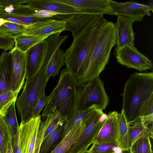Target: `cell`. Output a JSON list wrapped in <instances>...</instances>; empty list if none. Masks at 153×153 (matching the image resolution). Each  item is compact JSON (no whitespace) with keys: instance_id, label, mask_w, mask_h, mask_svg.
Masks as SVG:
<instances>
[{"instance_id":"1","label":"cell","mask_w":153,"mask_h":153,"mask_svg":"<svg viewBox=\"0 0 153 153\" xmlns=\"http://www.w3.org/2000/svg\"><path fill=\"white\" fill-rule=\"evenodd\" d=\"M65 30L71 32L73 42L64 53L66 69L78 79L88 66L93 49L102 24L107 20L103 15L78 12L63 19Z\"/></svg>"},{"instance_id":"2","label":"cell","mask_w":153,"mask_h":153,"mask_svg":"<svg viewBox=\"0 0 153 153\" xmlns=\"http://www.w3.org/2000/svg\"><path fill=\"white\" fill-rule=\"evenodd\" d=\"M81 86L77 78L66 68L62 70L56 85L48 96L41 117L45 118L58 110L68 120L77 109Z\"/></svg>"},{"instance_id":"3","label":"cell","mask_w":153,"mask_h":153,"mask_svg":"<svg viewBox=\"0 0 153 153\" xmlns=\"http://www.w3.org/2000/svg\"><path fill=\"white\" fill-rule=\"evenodd\" d=\"M153 94V73H135L126 81L123 95L122 109L129 125L136 121L141 103Z\"/></svg>"},{"instance_id":"4","label":"cell","mask_w":153,"mask_h":153,"mask_svg":"<svg viewBox=\"0 0 153 153\" xmlns=\"http://www.w3.org/2000/svg\"><path fill=\"white\" fill-rule=\"evenodd\" d=\"M116 43L114 24L107 20L99 30L88 67L78 79L80 84H84L99 76L108 62L111 50Z\"/></svg>"},{"instance_id":"5","label":"cell","mask_w":153,"mask_h":153,"mask_svg":"<svg viewBox=\"0 0 153 153\" xmlns=\"http://www.w3.org/2000/svg\"><path fill=\"white\" fill-rule=\"evenodd\" d=\"M53 53L48 51L44 54L40 67L36 73L26 79L22 91L16 101L17 112L21 122H25L30 118L32 110L42 94L45 92L48 82L46 71L48 63Z\"/></svg>"},{"instance_id":"6","label":"cell","mask_w":153,"mask_h":153,"mask_svg":"<svg viewBox=\"0 0 153 153\" xmlns=\"http://www.w3.org/2000/svg\"><path fill=\"white\" fill-rule=\"evenodd\" d=\"M109 99L103 82L99 76L81 84L77 109L82 111L96 108L103 110L107 106Z\"/></svg>"},{"instance_id":"7","label":"cell","mask_w":153,"mask_h":153,"mask_svg":"<svg viewBox=\"0 0 153 153\" xmlns=\"http://www.w3.org/2000/svg\"><path fill=\"white\" fill-rule=\"evenodd\" d=\"M107 115L103 110L93 108L83 121L84 130L73 147L71 149L72 153H82L88 150L89 146L98 134L105 122Z\"/></svg>"},{"instance_id":"8","label":"cell","mask_w":153,"mask_h":153,"mask_svg":"<svg viewBox=\"0 0 153 153\" xmlns=\"http://www.w3.org/2000/svg\"><path fill=\"white\" fill-rule=\"evenodd\" d=\"M115 55L120 64L140 71L152 70V62L139 51L134 45H127L120 48H116Z\"/></svg>"},{"instance_id":"9","label":"cell","mask_w":153,"mask_h":153,"mask_svg":"<svg viewBox=\"0 0 153 153\" xmlns=\"http://www.w3.org/2000/svg\"><path fill=\"white\" fill-rule=\"evenodd\" d=\"M112 10L109 14L121 16L133 19L134 22L141 21L146 15H150V11H153V7L134 1L124 2L108 0Z\"/></svg>"},{"instance_id":"10","label":"cell","mask_w":153,"mask_h":153,"mask_svg":"<svg viewBox=\"0 0 153 153\" xmlns=\"http://www.w3.org/2000/svg\"><path fill=\"white\" fill-rule=\"evenodd\" d=\"M12 58L11 90L19 93L26 79L27 51L23 52L15 46L10 50Z\"/></svg>"},{"instance_id":"11","label":"cell","mask_w":153,"mask_h":153,"mask_svg":"<svg viewBox=\"0 0 153 153\" xmlns=\"http://www.w3.org/2000/svg\"><path fill=\"white\" fill-rule=\"evenodd\" d=\"M41 116L30 118L25 122H21L19 130L22 153H33Z\"/></svg>"},{"instance_id":"12","label":"cell","mask_w":153,"mask_h":153,"mask_svg":"<svg viewBox=\"0 0 153 153\" xmlns=\"http://www.w3.org/2000/svg\"><path fill=\"white\" fill-rule=\"evenodd\" d=\"M77 11L97 15L109 14L112 10L108 0H55Z\"/></svg>"},{"instance_id":"13","label":"cell","mask_w":153,"mask_h":153,"mask_svg":"<svg viewBox=\"0 0 153 153\" xmlns=\"http://www.w3.org/2000/svg\"><path fill=\"white\" fill-rule=\"evenodd\" d=\"M66 25L64 20L47 19L25 26L24 33L36 36H50L65 30Z\"/></svg>"},{"instance_id":"14","label":"cell","mask_w":153,"mask_h":153,"mask_svg":"<svg viewBox=\"0 0 153 153\" xmlns=\"http://www.w3.org/2000/svg\"><path fill=\"white\" fill-rule=\"evenodd\" d=\"M134 20L131 18L117 16L115 25L117 39L116 48L127 45H134L135 33L132 25Z\"/></svg>"},{"instance_id":"15","label":"cell","mask_w":153,"mask_h":153,"mask_svg":"<svg viewBox=\"0 0 153 153\" xmlns=\"http://www.w3.org/2000/svg\"><path fill=\"white\" fill-rule=\"evenodd\" d=\"M118 112L109 113L93 143H113L118 146Z\"/></svg>"},{"instance_id":"16","label":"cell","mask_w":153,"mask_h":153,"mask_svg":"<svg viewBox=\"0 0 153 153\" xmlns=\"http://www.w3.org/2000/svg\"><path fill=\"white\" fill-rule=\"evenodd\" d=\"M25 4L32 10H47L71 15L79 12L69 5L56 1L55 0H26Z\"/></svg>"},{"instance_id":"17","label":"cell","mask_w":153,"mask_h":153,"mask_svg":"<svg viewBox=\"0 0 153 153\" xmlns=\"http://www.w3.org/2000/svg\"><path fill=\"white\" fill-rule=\"evenodd\" d=\"M45 47L44 40L27 51L26 79L32 77L39 69L44 56Z\"/></svg>"},{"instance_id":"18","label":"cell","mask_w":153,"mask_h":153,"mask_svg":"<svg viewBox=\"0 0 153 153\" xmlns=\"http://www.w3.org/2000/svg\"><path fill=\"white\" fill-rule=\"evenodd\" d=\"M12 58L10 51L0 56V95L11 90Z\"/></svg>"},{"instance_id":"19","label":"cell","mask_w":153,"mask_h":153,"mask_svg":"<svg viewBox=\"0 0 153 153\" xmlns=\"http://www.w3.org/2000/svg\"><path fill=\"white\" fill-rule=\"evenodd\" d=\"M84 127L83 121L78 124L61 139L50 153H68L76 143Z\"/></svg>"},{"instance_id":"20","label":"cell","mask_w":153,"mask_h":153,"mask_svg":"<svg viewBox=\"0 0 153 153\" xmlns=\"http://www.w3.org/2000/svg\"><path fill=\"white\" fill-rule=\"evenodd\" d=\"M118 146L123 151L128 150V135L129 125L126 120L125 114L122 110L117 115Z\"/></svg>"},{"instance_id":"21","label":"cell","mask_w":153,"mask_h":153,"mask_svg":"<svg viewBox=\"0 0 153 153\" xmlns=\"http://www.w3.org/2000/svg\"><path fill=\"white\" fill-rule=\"evenodd\" d=\"M138 121L142 122L147 128L150 126V125H153V94L141 104L138 111L136 122Z\"/></svg>"},{"instance_id":"22","label":"cell","mask_w":153,"mask_h":153,"mask_svg":"<svg viewBox=\"0 0 153 153\" xmlns=\"http://www.w3.org/2000/svg\"><path fill=\"white\" fill-rule=\"evenodd\" d=\"M65 64L64 53L59 48L55 52L48 63L46 71L47 80L48 81L51 77H54L57 76L60 69Z\"/></svg>"},{"instance_id":"23","label":"cell","mask_w":153,"mask_h":153,"mask_svg":"<svg viewBox=\"0 0 153 153\" xmlns=\"http://www.w3.org/2000/svg\"><path fill=\"white\" fill-rule=\"evenodd\" d=\"M49 36H36L23 33L14 39L15 46L22 51L26 52L34 45L44 41Z\"/></svg>"},{"instance_id":"24","label":"cell","mask_w":153,"mask_h":153,"mask_svg":"<svg viewBox=\"0 0 153 153\" xmlns=\"http://www.w3.org/2000/svg\"><path fill=\"white\" fill-rule=\"evenodd\" d=\"M147 134H149L151 138H153V126L146 127L140 121L129 125L128 139L129 148L135 141Z\"/></svg>"},{"instance_id":"25","label":"cell","mask_w":153,"mask_h":153,"mask_svg":"<svg viewBox=\"0 0 153 153\" xmlns=\"http://www.w3.org/2000/svg\"><path fill=\"white\" fill-rule=\"evenodd\" d=\"M25 31V26L7 22L0 27V37L14 39L24 33Z\"/></svg>"},{"instance_id":"26","label":"cell","mask_w":153,"mask_h":153,"mask_svg":"<svg viewBox=\"0 0 153 153\" xmlns=\"http://www.w3.org/2000/svg\"><path fill=\"white\" fill-rule=\"evenodd\" d=\"M89 110L82 111L77 109L75 110L65 122L61 139L74 126L81 122L84 121L88 115Z\"/></svg>"},{"instance_id":"27","label":"cell","mask_w":153,"mask_h":153,"mask_svg":"<svg viewBox=\"0 0 153 153\" xmlns=\"http://www.w3.org/2000/svg\"><path fill=\"white\" fill-rule=\"evenodd\" d=\"M150 135L147 134L135 141L129 149L130 153H152Z\"/></svg>"},{"instance_id":"28","label":"cell","mask_w":153,"mask_h":153,"mask_svg":"<svg viewBox=\"0 0 153 153\" xmlns=\"http://www.w3.org/2000/svg\"><path fill=\"white\" fill-rule=\"evenodd\" d=\"M14 102L7 110L3 118L8 128L12 137L15 136L19 131V125Z\"/></svg>"},{"instance_id":"29","label":"cell","mask_w":153,"mask_h":153,"mask_svg":"<svg viewBox=\"0 0 153 153\" xmlns=\"http://www.w3.org/2000/svg\"><path fill=\"white\" fill-rule=\"evenodd\" d=\"M11 136L3 118L0 116V153H6L11 146Z\"/></svg>"},{"instance_id":"30","label":"cell","mask_w":153,"mask_h":153,"mask_svg":"<svg viewBox=\"0 0 153 153\" xmlns=\"http://www.w3.org/2000/svg\"><path fill=\"white\" fill-rule=\"evenodd\" d=\"M65 123L59 126L54 132L42 142L40 148L39 153H48L60 138L62 137Z\"/></svg>"},{"instance_id":"31","label":"cell","mask_w":153,"mask_h":153,"mask_svg":"<svg viewBox=\"0 0 153 153\" xmlns=\"http://www.w3.org/2000/svg\"><path fill=\"white\" fill-rule=\"evenodd\" d=\"M18 94L10 90L0 95V116H5L11 105L16 102Z\"/></svg>"},{"instance_id":"32","label":"cell","mask_w":153,"mask_h":153,"mask_svg":"<svg viewBox=\"0 0 153 153\" xmlns=\"http://www.w3.org/2000/svg\"><path fill=\"white\" fill-rule=\"evenodd\" d=\"M88 153H123V151L117 144L113 143H93L87 150Z\"/></svg>"},{"instance_id":"33","label":"cell","mask_w":153,"mask_h":153,"mask_svg":"<svg viewBox=\"0 0 153 153\" xmlns=\"http://www.w3.org/2000/svg\"><path fill=\"white\" fill-rule=\"evenodd\" d=\"M48 98V96L45 94V92L42 94L32 110L30 118L35 117L40 115V112L46 105Z\"/></svg>"},{"instance_id":"34","label":"cell","mask_w":153,"mask_h":153,"mask_svg":"<svg viewBox=\"0 0 153 153\" xmlns=\"http://www.w3.org/2000/svg\"><path fill=\"white\" fill-rule=\"evenodd\" d=\"M59 15H68L67 14L54 11L40 10L35 11L31 16L40 18L48 19Z\"/></svg>"},{"instance_id":"35","label":"cell","mask_w":153,"mask_h":153,"mask_svg":"<svg viewBox=\"0 0 153 153\" xmlns=\"http://www.w3.org/2000/svg\"><path fill=\"white\" fill-rule=\"evenodd\" d=\"M15 45L14 39L10 37H0V49L4 52L11 50Z\"/></svg>"},{"instance_id":"36","label":"cell","mask_w":153,"mask_h":153,"mask_svg":"<svg viewBox=\"0 0 153 153\" xmlns=\"http://www.w3.org/2000/svg\"><path fill=\"white\" fill-rule=\"evenodd\" d=\"M11 145L13 153H22L19 131L15 136L11 137Z\"/></svg>"},{"instance_id":"37","label":"cell","mask_w":153,"mask_h":153,"mask_svg":"<svg viewBox=\"0 0 153 153\" xmlns=\"http://www.w3.org/2000/svg\"><path fill=\"white\" fill-rule=\"evenodd\" d=\"M46 130L42 128H39L37 136L35 149L33 153H39L41 146L43 142Z\"/></svg>"},{"instance_id":"38","label":"cell","mask_w":153,"mask_h":153,"mask_svg":"<svg viewBox=\"0 0 153 153\" xmlns=\"http://www.w3.org/2000/svg\"><path fill=\"white\" fill-rule=\"evenodd\" d=\"M26 0H0V7L5 8L10 6H16L25 4Z\"/></svg>"},{"instance_id":"39","label":"cell","mask_w":153,"mask_h":153,"mask_svg":"<svg viewBox=\"0 0 153 153\" xmlns=\"http://www.w3.org/2000/svg\"><path fill=\"white\" fill-rule=\"evenodd\" d=\"M7 22V21H6L2 18H0V27L2 25Z\"/></svg>"},{"instance_id":"40","label":"cell","mask_w":153,"mask_h":153,"mask_svg":"<svg viewBox=\"0 0 153 153\" xmlns=\"http://www.w3.org/2000/svg\"><path fill=\"white\" fill-rule=\"evenodd\" d=\"M6 153H13L12 149V146L9 147L7 150Z\"/></svg>"},{"instance_id":"41","label":"cell","mask_w":153,"mask_h":153,"mask_svg":"<svg viewBox=\"0 0 153 153\" xmlns=\"http://www.w3.org/2000/svg\"><path fill=\"white\" fill-rule=\"evenodd\" d=\"M123 153H130L129 149L127 150L123 151Z\"/></svg>"},{"instance_id":"42","label":"cell","mask_w":153,"mask_h":153,"mask_svg":"<svg viewBox=\"0 0 153 153\" xmlns=\"http://www.w3.org/2000/svg\"><path fill=\"white\" fill-rule=\"evenodd\" d=\"M68 153H72V151L71 149ZM82 153H88L87 151Z\"/></svg>"}]
</instances>
